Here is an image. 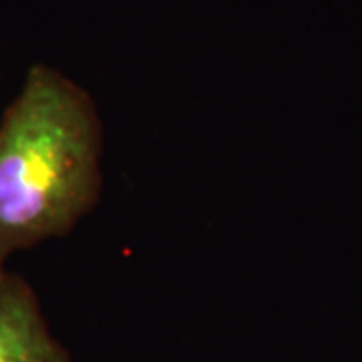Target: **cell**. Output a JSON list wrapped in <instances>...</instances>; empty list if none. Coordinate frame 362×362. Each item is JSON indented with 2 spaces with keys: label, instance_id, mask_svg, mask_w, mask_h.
I'll return each mask as SVG.
<instances>
[{
  "label": "cell",
  "instance_id": "1",
  "mask_svg": "<svg viewBox=\"0 0 362 362\" xmlns=\"http://www.w3.org/2000/svg\"><path fill=\"white\" fill-rule=\"evenodd\" d=\"M103 119L85 87L33 65L0 119V268L65 238L101 202Z\"/></svg>",
  "mask_w": 362,
  "mask_h": 362
},
{
  "label": "cell",
  "instance_id": "2",
  "mask_svg": "<svg viewBox=\"0 0 362 362\" xmlns=\"http://www.w3.org/2000/svg\"><path fill=\"white\" fill-rule=\"evenodd\" d=\"M0 362H73L51 332L35 288L0 268Z\"/></svg>",
  "mask_w": 362,
  "mask_h": 362
}]
</instances>
